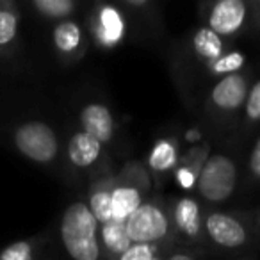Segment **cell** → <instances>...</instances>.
I'll return each instance as SVG.
<instances>
[{
	"instance_id": "19",
	"label": "cell",
	"mask_w": 260,
	"mask_h": 260,
	"mask_svg": "<svg viewBox=\"0 0 260 260\" xmlns=\"http://www.w3.org/2000/svg\"><path fill=\"white\" fill-rule=\"evenodd\" d=\"M150 168L155 171H166L177 162V148L170 141H159L150 152Z\"/></svg>"
},
{
	"instance_id": "11",
	"label": "cell",
	"mask_w": 260,
	"mask_h": 260,
	"mask_svg": "<svg viewBox=\"0 0 260 260\" xmlns=\"http://www.w3.org/2000/svg\"><path fill=\"white\" fill-rule=\"evenodd\" d=\"M52 43L59 55L73 57L82 47V29L73 20L57 22L52 30Z\"/></svg>"
},
{
	"instance_id": "27",
	"label": "cell",
	"mask_w": 260,
	"mask_h": 260,
	"mask_svg": "<svg viewBox=\"0 0 260 260\" xmlns=\"http://www.w3.org/2000/svg\"><path fill=\"white\" fill-rule=\"evenodd\" d=\"M258 223H260V217H258Z\"/></svg>"
},
{
	"instance_id": "10",
	"label": "cell",
	"mask_w": 260,
	"mask_h": 260,
	"mask_svg": "<svg viewBox=\"0 0 260 260\" xmlns=\"http://www.w3.org/2000/svg\"><path fill=\"white\" fill-rule=\"evenodd\" d=\"M102 152V143H98L94 138H91L89 134L79 130L75 134H72L68 145H66V155L68 160L75 168H89L91 164L96 162V159L100 157Z\"/></svg>"
},
{
	"instance_id": "12",
	"label": "cell",
	"mask_w": 260,
	"mask_h": 260,
	"mask_svg": "<svg viewBox=\"0 0 260 260\" xmlns=\"http://www.w3.org/2000/svg\"><path fill=\"white\" fill-rule=\"evenodd\" d=\"M141 205V192L132 185H121L111 192L112 221H116V223H125Z\"/></svg>"
},
{
	"instance_id": "20",
	"label": "cell",
	"mask_w": 260,
	"mask_h": 260,
	"mask_svg": "<svg viewBox=\"0 0 260 260\" xmlns=\"http://www.w3.org/2000/svg\"><path fill=\"white\" fill-rule=\"evenodd\" d=\"M102 27H104V38L111 43L118 41L123 34V22L121 16L112 8H105L102 11Z\"/></svg>"
},
{
	"instance_id": "28",
	"label": "cell",
	"mask_w": 260,
	"mask_h": 260,
	"mask_svg": "<svg viewBox=\"0 0 260 260\" xmlns=\"http://www.w3.org/2000/svg\"><path fill=\"white\" fill-rule=\"evenodd\" d=\"M242 260H244V258H242Z\"/></svg>"
},
{
	"instance_id": "13",
	"label": "cell",
	"mask_w": 260,
	"mask_h": 260,
	"mask_svg": "<svg viewBox=\"0 0 260 260\" xmlns=\"http://www.w3.org/2000/svg\"><path fill=\"white\" fill-rule=\"evenodd\" d=\"M177 228L187 237H198L202 230V217H200V207L192 198H182L175 205L173 210Z\"/></svg>"
},
{
	"instance_id": "15",
	"label": "cell",
	"mask_w": 260,
	"mask_h": 260,
	"mask_svg": "<svg viewBox=\"0 0 260 260\" xmlns=\"http://www.w3.org/2000/svg\"><path fill=\"white\" fill-rule=\"evenodd\" d=\"M192 47H194L196 54L210 64L223 55V41L209 27H202V29L196 30L194 38H192Z\"/></svg>"
},
{
	"instance_id": "25",
	"label": "cell",
	"mask_w": 260,
	"mask_h": 260,
	"mask_svg": "<svg viewBox=\"0 0 260 260\" xmlns=\"http://www.w3.org/2000/svg\"><path fill=\"white\" fill-rule=\"evenodd\" d=\"M170 260H194L191 255H187V253H175V255L170 256Z\"/></svg>"
},
{
	"instance_id": "24",
	"label": "cell",
	"mask_w": 260,
	"mask_h": 260,
	"mask_svg": "<svg viewBox=\"0 0 260 260\" xmlns=\"http://www.w3.org/2000/svg\"><path fill=\"white\" fill-rule=\"evenodd\" d=\"M249 170H251V173L256 178H260V138L255 143V146L251 150V155H249Z\"/></svg>"
},
{
	"instance_id": "23",
	"label": "cell",
	"mask_w": 260,
	"mask_h": 260,
	"mask_svg": "<svg viewBox=\"0 0 260 260\" xmlns=\"http://www.w3.org/2000/svg\"><path fill=\"white\" fill-rule=\"evenodd\" d=\"M246 114L251 121H260V80L251 87L246 100Z\"/></svg>"
},
{
	"instance_id": "5",
	"label": "cell",
	"mask_w": 260,
	"mask_h": 260,
	"mask_svg": "<svg viewBox=\"0 0 260 260\" xmlns=\"http://www.w3.org/2000/svg\"><path fill=\"white\" fill-rule=\"evenodd\" d=\"M205 228L209 237L221 248L234 249L246 242L248 235L246 230L234 216H228L224 212H214L207 217Z\"/></svg>"
},
{
	"instance_id": "4",
	"label": "cell",
	"mask_w": 260,
	"mask_h": 260,
	"mask_svg": "<svg viewBox=\"0 0 260 260\" xmlns=\"http://www.w3.org/2000/svg\"><path fill=\"white\" fill-rule=\"evenodd\" d=\"M170 223L162 210L153 203H143L125 221V232L132 244H152L166 237Z\"/></svg>"
},
{
	"instance_id": "1",
	"label": "cell",
	"mask_w": 260,
	"mask_h": 260,
	"mask_svg": "<svg viewBox=\"0 0 260 260\" xmlns=\"http://www.w3.org/2000/svg\"><path fill=\"white\" fill-rule=\"evenodd\" d=\"M0 139L27 160L40 166H50L59 157V138L50 123L38 118L0 123Z\"/></svg>"
},
{
	"instance_id": "6",
	"label": "cell",
	"mask_w": 260,
	"mask_h": 260,
	"mask_svg": "<svg viewBox=\"0 0 260 260\" xmlns=\"http://www.w3.org/2000/svg\"><path fill=\"white\" fill-rule=\"evenodd\" d=\"M246 20V4L242 0H221L209 15V29L217 36H232Z\"/></svg>"
},
{
	"instance_id": "21",
	"label": "cell",
	"mask_w": 260,
	"mask_h": 260,
	"mask_svg": "<svg viewBox=\"0 0 260 260\" xmlns=\"http://www.w3.org/2000/svg\"><path fill=\"white\" fill-rule=\"evenodd\" d=\"M244 66V55L239 52H232V54L221 55L216 62L210 64V72L216 75H232V73L239 72Z\"/></svg>"
},
{
	"instance_id": "2",
	"label": "cell",
	"mask_w": 260,
	"mask_h": 260,
	"mask_svg": "<svg viewBox=\"0 0 260 260\" xmlns=\"http://www.w3.org/2000/svg\"><path fill=\"white\" fill-rule=\"evenodd\" d=\"M59 241L72 260H100V224L82 200L72 202L59 219Z\"/></svg>"
},
{
	"instance_id": "26",
	"label": "cell",
	"mask_w": 260,
	"mask_h": 260,
	"mask_svg": "<svg viewBox=\"0 0 260 260\" xmlns=\"http://www.w3.org/2000/svg\"><path fill=\"white\" fill-rule=\"evenodd\" d=\"M152 260H162V258H159V256H153V258Z\"/></svg>"
},
{
	"instance_id": "3",
	"label": "cell",
	"mask_w": 260,
	"mask_h": 260,
	"mask_svg": "<svg viewBox=\"0 0 260 260\" xmlns=\"http://www.w3.org/2000/svg\"><path fill=\"white\" fill-rule=\"evenodd\" d=\"M237 168L230 157L223 153L212 155L198 177V192L210 203L226 202L235 191Z\"/></svg>"
},
{
	"instance_id": "16",
	"label": "cell",
	"mask_w": 260,
	"mask_h": 260,
	"mask_svg": "<svg viewBox=\"0 0 260 260\" xmlns=\"http://www.w3.org/2000/svg\"><path fill=\"white\" fill-rule=\"evenodd\" d=\"M30 8L45 20H70V16L75 11V2L73 0H32Z\"/></svg>"
},
{
	"instance_id": "9",
	"label": "cell",
	"mask_w": 260,
	"mask_h": 260,
	"mask_svg": "<svg viewBox=\"0 0 260 260\" xmlns=\"http://www.w3.org/2000/svg\"><path fill=\"white\" fill-rule=\"evenodd\" d=\"M248 96V84L239 73H232L219 80L212 89V102L223 111H235Z\"/></svg>"
},
{
	"instance_id": "18",
	"label": "cell",
	"mask_w": 260,
	"mask_h": 260,
	"mask_svg": "<svg viewBox=\"0 0 260 260\" xmlns=\"http://www.w3.org/2000/svg\"><path fill=\"white\" fill-rule=\"evenodd\" d=\"M91 214L94 216L96 223L100 226L111 223L112 221V210H111V192L105 189H94L89 194V202H87Z\"/></svg>"
},
{
	"instance_id": "17",
	"label": "cell",
	"mask_w": 260,
	"mask_h": 260,
	"mask_svg": "<svg viewBox=\"0 0 260 260\" xmlns=\"http://www.w3.org/2000/svg\"><path fill=\"white\" fill-rule=\"evenodd\" d=\"M100 239L105 248L111 253H114V255H123L132 246V242H130L128 235L125 232V223L111 221V223L104 224L100 228Z\"/></svg>"
},
{
	"instance_id": "8",
	"label": "cell",
	"mask_w": 260,
	"mask_h": 260,
	"mask_svg": "<svg viewBox=\"0 0 260 260\" xmlns=\"http://www.w3.org/2000/svg\"><path fill=\"white\" fill-rule=\"evenodd\" d=\"M80 126L82 132L89 134L91 138H94L98 143H109L114 136V119L112 114L105 105L102 104H87L86 107H82L80 111Z\"/></svg>"
},
{
	"instance_id": "7",
	"label": "cell",
	"mask_w": 260,
	"mask_h": 260,
	"mask_svg": "<svg viewBox=\"0 0 260 260\" xmlns=\"http://www.w3.org/2000/svg\"><path fill=\"white\" fill-rule=\"evenodd\" d=\"M20 43V11L13 0H0V59H11Z\"/></svg>"
},
{
	"instance_id": "14",
	"label": "cell",
	"mask_w": 260,
	"mask_h": 260,
	"mask_svg": "<svg viewBox=\"0 0 260 260\" xmlns=\"http://www.w3.org/2000/svg\"><path fill=\"white\" fill-rule=\"evenodd\" d=\"M43 239L30 237L15 241L0 248V260H40L43 255Z\"/></svg>"
},
{
	"instance_id": "22",
	"label": "cell",
	"mask_w": 260,
	"mask_h": 260,
	"mask_svg": "<svg viewBox=\"0 0 260 260\" xmlns=\"http://www.w3.org/2000/svg\"><path fill=\"white\" fill-rule=\"evenodd\" d=\"M155 256V248L152 244H132L119 260H152Z\"/></svg>"
}]
</instances>
